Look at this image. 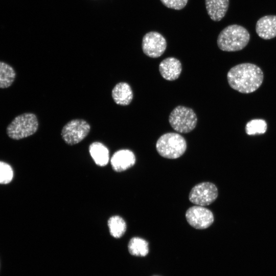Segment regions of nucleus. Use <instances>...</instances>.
<instances>
[{
	"label": "nucleus",
	"instance_id": "f257e3e1",
	"mask_svg": "<svg viewBox=\"0 0 276 276\" xmlns=\"http://www.w3.org/2000/svg\"><path fill=\"white\" fill-rule=\"evenodd\" d=\"M263 73L257 65L243 63L232 67L227 74L228 83L233 89L242 94L255 91L262 84Z\"/></svg>",
	"mask_w": 276,
	"mask_h": 276
},
{
	"label": "nucleus",
	"instance_id": "f03ea898",
	"mask_svg": "<svg viewBox=\"0 0 276 276\" xmlns=\"http://www.w3.org/2000/svg\"><path fill=\"white\" fill-rule=\"evenodd\" d=\"M249 40L250 34L246 28L233 24L220 32L217 42L218 48L223 51L236 52L244 48Z\"/></svg>",
	"mask_w": 276,
	"mask_h": 276
},
{
	"label": "nucleus",
	"instance_id": "7ed1b4c3",
	"mask_svg": "<svg viewBox=\"0 0 276 276\" xmlns=\"http://www.w3.org/2000/svg\"><path fill=\"white\" fill-rule=\"evenodd\" d=\"M158 153L168 159H176L185 152L187 143L180 134L175 132H168L161 135L156 143Z\"/></svg>",
	"mask_w": 276,
	"mask_h": 276
},
{
	"label": "nucleus",
	"instance_id": "20e7f679",
	"mask_svg": "<svg viewBox=\"0 0 276 276\" xmlns=\"http://www.w3.org/2000/svg\"><path fill=\"white\" fill-rule=\"evenodd\" d=\"M38 128L36 116L25 113L16 117L7 128L8 135L14 140H20L34 134Z\"/></svg>",
	"mask_w": 276,
	"mask_h": 276
},
{
	"label": "nucleus",
	"instance_id": "39448f33",
	"mask_svg": "<svg viewBox=\"0 0 276 276\" xmlns=\"http://www.w3.org/2000/svg\"><path fill=\"white\" fill-rule=\"evenodd\" d=\"M169 122L176 131L187 133L195 128L197 118L192 109L184 106H177L170 113Z\"/></svg>",
	"mask_w": 276,
	"mask_h": 276
},
{
	"label": "nucleus",
	"instance_id": "423d86ee",
	"mask_svg": "<svg viewBox=\"0 0 276 276\" xmlns=\"http://www.w3.org/2000/svg\"><path fill=\"white\" fill-rule=\"evenodd\" d=\"M90 130V126L85 120L73 119L63 127L61 135L65 143L69 145H74L84 139Z\"/></svg>",
	"mask_w": 276,
	"mask_h": 276
},
{
	"label": "nucleus",
	"instance_id": "0eeeda50",
	"mask_svg": "<svg viewBox=\"0 0 276 276\" xmlns=\"http://www.w3.org/2000/svg\"><path fill=\"white\" fill-rule=\"evenodd\" d=\"M217 196L216 186L210 182H203L197 184L192 189L189 199L193 204L203 206L213 203Z\"/></svg>",
	"mask_w": 276,
	"mask_h": 276
},
{
	"label": "nucleus",
	"instance_id": "6e6552de",
	"mask_svg": "<svg viewBox=\"0 0 276 276\" xmlns=\"http://www.w3.org/2000/svg\"><path fill=\"white\" fill-rule=\"evenodd\" d=\"M167 42L165 37L159 33L151 31L143 37L142 48L144 53L151 58H158L165 52Z\"/></svg>",
	"mask_w": 276,
	"mask_h": 276
},
{
	"label": "nucleus",
	"instance_id": "1a4fd4ad",
	"mask_svg": "<svg viewBox=\"0 0 276 276\" xmlns=\"http://www.w3.org/2000/svg\"><path fill=\"white\" fill-rule=\"evenodd\" d=\"M188 223L193 227L202 229L210 227L214 222V215L203 206L195 205L189 208L186 213Z\"/></svg>",
	"mask_w": 276,
	"mask_h": 276
},
{
	"label": "nucleus",
	"instance_id": "9d476101",
	"mask_svg": "<svg viewBox=\"0 0 276 276\" xmlns=\"http://www.w3.org/2000/svg\"><path fill=\"white\" fill-rule=\"evenodd\" d=\"M135 160V156L132 151L128 149H121L113 154L110 163L113 170L122 172L132 167Z\"/></svg>",
	"mask_w": 276,
	"mask_h": 276
},
{
	"label": "nucleus",
	"instance_id": "9b49d317",
	"mask_svg": "<svg viewBox=\"0 0 276 276\" xmlns=\"http://www.w3.org/2000/svg\"><path fill=\"white\" fill-rule=\"evenodd\" d=\"M182 71L180 61L170 57L164 59L159 64V71L163 78L168 81L178 79Z\"/></svg>",
	"mask_w": 276,
	"mask_h": 276
},
{
	"label": "nucleus",
	"instance_id": "f8f14e48",
	"mask_svg": "<svg viewBox=\"0 0 276 276\" xmlns=\"http://www.w3.org/2000/svg\"><path fill=\"white\" fill-rule=\"evenodd\" d=\"M256 31L260 37L265 40L276 37V15L261 17L256 23Z\"/></svg>",
	"mask_w": 276,
	"mask_h": 276
},
{
	"label": "nucleus",
	"instance_id": "ddd939ff",
	"mask_svg": "<svg viewBox=\"0 0 276 276\" xmlns=\"http://www.w3.org/2000/svg\"><path fill=\"white\" fill-rule=\"evenodd\" d=\"M111 96L118 105L127 106L133 99V91L129 84L125 82L117 83L113 88Z\"/></svg>",
	"mask_w": 276,
	"mask_h": 276
},
{
	"label": "nucleus",
	"instance_id": "4468645a",
	"mask_svg": "<svg viewBox=\"0 0 276 276\" xmlns=\"http://www.w3.org/2000/svg\"><path fill=\"white\" fill-rule=\"evenodd\" d=\"M208 14L215 21L221 20L226 14L229 0H205Z\"/></svg>",
	"mask_w": 276,
	"mask_h": 276
},
{
	"label": "nucleus",
	"instance_id": "2eb2a0df",
	"mask_svg": "<svg viewBox=\"0 0 276 276\" xmlns=\"http://www.w3.org/2000/svg\"><path fill=\"white\" fill-rule=\"evenodd\" d=\"M89 152L95 163L98 166H106L109 161V150L102 143H92L89 146Z\"/></svg>",
	"mask_w": 276,
	"mask_h": 276
},
{
	"label": "nucleus",
	"instance_id": "dca6fc26",
	"mask_svg": "<svg viewBox=\"0 0 276 276\" xmlns=\"http://www.w3.org/2000/svg\"><path fill=\"white\" fill-rule=\"evenodd\" d=\"M149 243L145 239L140 237L132 238L128 245L129 253L133 256L145 257L149 252Z\"/></svg>",
	"mask_w": 276,
	"mask_h": 276
},
{
	"label": "nucleus",
	"instance_id": "f3484780",
	"mask_svg": "<svg viewBox=\"0 0 276 276\" xmlns=\"http://www.w3.org/2000/svg\"><path fill=\"white\" fill-rule=\"evenodd\" d=\"M16 74L9 64L0 61V88H6L10 86L14 81Z\"/></svg>",
	"mask_w": 276,
	"mask_h": 276
},
{
	"label": "nucleus",
	"instance_id": "a211bd4d",
	"mask_svg": "<svg viewBox=\"0 0 276 276\" xmlns=\"http://www.w3.org/2000/svg\"><path fill=\"white\" fill-rule=\"evenodd\" d=\"M108 226L110 235L116 238H121L126 230L125 220L120 216H113L108 221Z\"/></svg>",
	"mask_w": 276,
	"mask_h": 276
},
{
	"label": "nucleus",
	"instance_id": "6ab92c4d",
	"mask_svg": "<svg viewBox=\"0 0 276 276\" xmlns=\"http://www.w3.org/2000/svg\"><path fill=\"white\" fill-rule=\"evenodd\" d=\"M267 123L263 119H253L246 124L245 130L249 135L264 134L267 130Z\"/></svg>",
	"mask_w": 276,
	"mask_h": 276
},
{
	"label": "nucleus",
	"instance_id": "aec40b11",
	"mask_svg": "<svg viewBox=\"0 0 276 276\" xmlns=\"http://www.w3.org/2000/svg\"><path fill=\"white\" fill-rule=\"evenodd\" d=\"M13 171L8 164L0 161V183L7 184L12 180Z\"/></svg>",
	"mask_w": 276,
	"mask_h": 276
},
{
	"label": "nucleus",
	"instance_id": "412c9836",
	"mask_svg": "<svg viewBox=\"0 0 276 276\" xmlns=\"http://www.w3.org/2000/svg\"><path fill=\"white\" fill-rule=\"evenodd\" d=\"M166 7L176 10L183 9L188 3V0H160Z\"/></svg>",
	"mask_w": 276,
	"mask_h": 276
},
{
	"label": "nucleus",
	"instance_id": "4be33fe9",
	"mask_svg": "<svg viewBox=\"0 0 276 276\" xmlns=\"http://www.w3.org/2000/svg\"><path fill=\"white\" fill-rule=\"evenodd\" d=\"M155 276H157V275H155Z\"/></svg>",
	"mask_w": 276,
	"mask_h": 276
}]
</instances>
